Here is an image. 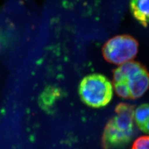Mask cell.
Listing matches in <instances>:
<instances>
[{
    "label": "cell",
    "instance_id": "obj_1",
    "mask_svg": "<svg viewBox=\"0 0 149 149\" xmlns=\"http://www.w3.org/2000/svg\"><path fill=\"white\" fill-rule=\"evenodd\" d=\"M113 86L119 96L136 100L142 96L149 88V72L141 63L130 61L113 72Z\"/></svg>",
    "mask_w": 149,
    "mask_h": 149
},
{
    "label": "cell",
    "instance_id": "obj_3",
    "mask_svg": "<svg viewBox=\"0 0 149 149\" xmlns=\"http://www.w3.org/2000/svg\"><path fill=\"white\" fill-rule=\"evenodd\" d=\"M79 95L87 106L101 108L108 105L113 96V88L103 74L93 73L83 78L79 86Z\"/></svg>",
    "mask_w": 149,
    "mask_h": 149
},
{
    "label": "cell",
    "instance_id": "obj_4",
    "mask_svg": "<svg viewBox=\"0 0 149 149\" xmlns=\"http://www.w3.org/2000/svg\"><path fill=\"white\" fill-rule=\"evenodd\" d=\"M139 49L137 40L129 35H119L109 39L102 49L104 59L109 63L121 65L132 61Z\"/></svg>",
    "mask_w": 149,
    "mask_h": 149
},
{
    "label": "cell",
    "instance_id": "obj_6",
    "mask_svg": "<svg viewBox=\"0 0 149 149\" xmlns=\"http://www.w3.org/2000/svg\"><path fill=\"white\" fill-rule=\"evenodd\" d=\"M134 119L142 132L149 134V104H143L134 110Z\"/></svg>",
    "mask_w": 149,
    "mask_h": 149
},
{
    "label": "cell",
    "instance_id": "obj_2",
    "mask_svg": "<svg viewBox=\"0 0 149 149\" xmlns=\"http://www.w3.org/2000/svg\"><path fill=\"white\" fill-rule=\"evenodd\" d=\"M134 106L119 103L116 107V114L106 124L102 136L104 149L123 148L131 142L134 136Z\"/></svg>",
    "mask_w": 149,
    "mask_h": 149
},
{
    "label": "cell",
    "instance_id": "obj_7",
    "mask_svg": "<svg viewBox=\"0 0 149 149\" xmlns=\"http://www.w3.org/2000/svg\"><path fill=\"white\" fill-rule=\"evenodd\" d=\"M132 149H149V136L139 137L134 141Z\"/></svg>",
    "mask_w": 149,
    "mask_h": 149
},
{
    "label": "cell",
    "instance_id": "obj_5",
    "mask_svg": "<svg viewBox=\"0 0 149 149\" xmlns=\"http://www.w3.org/2000/svg\"><path fill=\"white\" fill-rule=\"evenodd\" d=\"M130 10L134 18L143 27L149 24V1L139 0L129 3Z\"/></svg>",
    "mask_w": 149,
    "mask_h": 149
}]
</instances>
